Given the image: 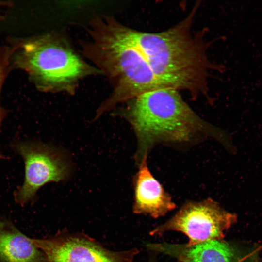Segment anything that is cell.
Returning a JSON list of instances; mask_svg holds the SVG:
<instances>
[{"label": "cell", "instance_id": "cell-1", "mask_svg": "<svg viewBox=\"0 0 262 262\" xmlns=\"http://www.w3.org/2000/svg\"><path fill=\"white\" fill-rule=\"evenodd\" d=\"M131 125L137 140L138 164L157 144L183 145L212 137L231 151V136L202 120L183 100L178 90L158 89L128 101L121 113Z\"/></svg>", "mask_w": 262, "mask_h": 262}, {"label": "cell", "instance_id": "cell-2", "mask_svg": "<svg viewBox=\"0 0 262 262\" xmlns=\"http://www.w3.org/2000/svg\"><path fill=\"white\" fill-rule=\"evenodd\" d=\"M89 31L90 39L82 46L84 54L107 77L113 89L98 108L96 118L119 103L165 88L139 49L120 33L115 19L98 18Z\"/></svg>", "mask_w": 262, "mask_h": 262}, {"label": "cell", "instance_id": "cell-3", "mask_svg": "<svg viewBox=\"0 0 262 262\" xmlns=\"http://www.w3.org/2000/svg\"><path fill=\"white\" fill-rule=\"evenodd\" d=\"M194 12L159 33L140 32L121 24L118 29L141 52L164 87L196 93L205 85L208 62L203 47L190 33Z\"/></svg>", "mask_w": 262, "mask_h": 262}, {"label": "cell", "instance_id": "cell-4", "mask_svg": "<svg viewBox=\"0 0 262 262\" xmlns=\"http://www.w3.org/2000/svg\"><path fill=\"white\" fill-rule=\"evenodd\" d=\"M11 46V68L25 71L42 92H71L80 80L96 71L53 34L17 40Z\"/></svg>", "mask_w": 262, "mask_h": 262}, {"label": "cell", "instance_id": "cell-5", "mask_svg": "<svg viewBox=\"0 0 262 262\" xmlns=\"http://www.w3.org/2000/svg\"><path fill=\"white\" fill-rule=\"evenodd\" d=\"M237 221L235 214L225 210L211 198L200 201H190L164 224L150 232L160 235L168 231L184 234L189 239V246L211 240H222L224 232Z\"/></svg>", "mask_w": 262, "mask_h": 262}, {"label": "cell", "instance_id": "cell-6", "mask_svg": "<svg viewBox=\"0 0 262 262\" xmlns=\"http://www.w3.org/2000/svg\"><path fill=\"white\" fill-rule=\"evenodd\" d=\"M24 163L22 185L14 193L15 202L23 206L33 200L38 190L50 182H59L69 175V164L62 154L48 145L34 141L19 142L14 146Z\"/></svg>", "mask_w": 262, "mask_h": 262}, {"label": "cell", "instance_id": "cell-7", "mask_svg": "<svg viewBox=\"0 0 262 262\" xmlns=\"http://www.w3.org/2000/svg\"><path fill=\"white\" fill-rule=\"evenodd\" d=\"M48 262H131L136 251L107 250L84 237L58 236L32 239Z\"/></svg>", "mask_w": 262, "mask_h": 262}, {"label": "cell", "instance_id": "cell-8", "mask_svg": "<svg viewBox=\"0 0 262 262\" xmlns=\"http://www.w3.org/2000/svg\"><path fill=\"white\" fill-rule=\"evenodd\" d=\"M147 246L179 262H260V247L256 245L238 246L223 240H211L193 246L163 243Z\"/></svg>", "mask_w": 262, "mask_h": 262}, {"label": "cell", "instance_id": "cell-9", "mask_svg": "<svg viewBox=\"0 0 262 262\" xmlns=\"http://www.w3.org/2000/svg\"><path fill=\"white\" fill-rule=\"evenodd\" d=\"M138 165L139 170L134 179V212L157 218L175 209L176 205L170 195L150 171L147 158Z\"/></svg>", "mask_w": 262, "mask_h": 262}, {"label": "cell", "instance_id": "cell-10", "mask_svg": "<svg viewBox=\"0 0 262 262\" xmlns=\"http://www.w3.org/2000/svg\"><path fill=\"white\" fill-rule=\"evenodd\" d=\"M0 262H46L43 252L7 220H0Z\"/></svg>", "mask_w": 262, "mask_h": 262}, {"label": "cell", "instance_id": "cell-11", "mask_svg": "<svg viewBox=\"0 0 262 262\" xmlns=\"http://www.w3.org/2000/svg\"><path fill=\"white\" fill-rule=\"evenodd\" d=\"M11 69L10 53L7 49L0 48V95L3 84ZM6 115L5 110L0 105V127ZM2 158L0 151V160Z\"/></svg>", "mask_w": 262, "mask_h": 262}, {"label": "cell", "instance_id": "cell-12", "mask_svg": "<svg viewBox=\"0 0 262 262\" xmlns=\"http://www.w3.org/2000/svg\"><path fill=\"white\" fill-rule=\"evenodd\" d=\"M12 2L10 1H0V20L3 19V9L5 8H7L9 6H11Z\"/></svg>", "mask_w": 262, "mask_h": 262}]
</instances>
